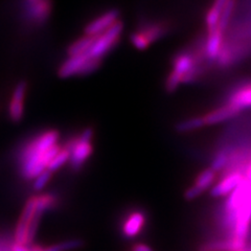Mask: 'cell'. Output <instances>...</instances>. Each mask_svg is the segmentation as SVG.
Here are the masks:
<instances>
[{"label": "cell", "mask_w": 251, "mask_h": 251, "mask_svg": "<svg viewBox=\"0 0 251 251\" xmlns=\"http://www.w3.org/2000/svg\"><path fill=\"white\" fill-rule=\"evenodd\" d=\"M169 29H170V25L167 22H163V21L150 22L146 20H141L137 28L139 33L143 34L151 44L166 36L169 33Z\"/></svg>", "instance_id": "cell-11"}, {"label": "cell", "mask_w": 251, "mask_h": 251, "mask_svg": "<svg viewBox=\"0 0 251 251\" xmlns=\"http://www.w3.org/2000/svg\"><path fill=\"white\" fill-rule=\"evenodd\" d=\"M69 157H70L69 151L65 147H62L61 150L57 153V155L54 156L51 159V161L50 162L49 167H47V170L51 173L59 170L62 166H64L67 161H69Z\"/></svg>", "instance_id": "cell-22"}, {"label": "cell", "mask_w": 251, "mask_h": 251, "mask_svg": "<svg viewBox=\"0 0 251 251\" xmlns=\"http://www.w3.org/2000/svg\"><path fill=\"white\" fill-rule=\"evenodd\" d=\"M60 133L57 130H46L28 140L18 154L20 174L26 179H35L47 170L50 162L61 150L58 141Z\"/></svg>", "instance_id": "cell-1"}, {"label": "cell", "mask_w": 251, "mask_h": 251, "mask_svg": "<svg viewBox=\"0 0 251 251\" xmlns=\"http://www.w3.org/2000/svg\"><path fill=\"white\" fill-rule=\"evenodd\" d=\"M239 251H248V248L246 247V248H244V249H241V250H239Z\"/></svg>", "instance_id": "cell-32"}, {"label": "cell", "mask_w": 251, "mask_h": 251, "mask_svg": "<svg viewBox=\"0 0 251 251\" xmlns=\"http://www.w3.org/2000/svg\"><path fill=\"white\" fill-rule=\"evenodd\" d=\"M216 178H217V173L214 170H211L210 168L202 171L198 175V177L196 178L194 185L188 187L185 191L184 198L186 200H193L199 197V196L205 192L207 188H209L211 185H213Z\"/></svg>", "instance_id": "cell-9"}, {"label": "cell", "mask_w": 251, "mask_h": 251, "mask_svg": "<svg viewBox=\"0 0 251 251\" xmlns=\"http://www.w3.org/2000/svg\"><path fill=\"white\" fill-rule=\"evenodd\" d=\"M96 37L85 35L81 38H78L77 40H75L73 44H70L67 49L68 56L75 57V56H83V54H87L92 47L94 41H96Z\"/></svg>", "instance_id": "cell-19"}, {"label": "cell", "mask_w": 251, "mask_h": 251, "mask_svg": "<svg viewBox=\"0 0 251 251\" xmlns=\"http://www.w3.org/2000/svg\"><path fill=\"white\" fill-rule=\"evenodd\" d=\"M227 1H228V0H215L214 3L211 4L210 9L207 11L205 16V23L208 33L218 28L222 11Z\"/></svg>", "instance_id": "cell-18"}, {"label": "cell", "mask_w": 251, "mask_h": 251, "mask_svg": "<svg viewBox=\"0 0 251 251\" xmlns=\"http://www.w3.org/2000/svg\"><path fill=\"white\" fill-rule=\"evenodd\" d=\"M92 138L93 129L86 128L82 131L80 135L70 137L66 141L64 147L70 153L69 162L73 170H80L84 166V163L87 161L89 159V157L92 155Z\"/></svg>", "instance_id": "cell-3"}, {"label": "cell", "mask_w": 251, "mask_h": 251, "mask_svg": "<svg viewBox=\"0 0 251 251\" xmlns=\"http://www.w3.org/2000/svg\"><path fill=\"white\" fill-rule=\"evenodd\" d=\"M240 112V110L235 107L229 104H224L221 107L211 110V111L207 112L206 114L202 115V120L204 126H213L216 124L223 123L225 121H228L232 119V117L237 116Z\"/></svg>", "instance_id": "cell-12"}, {"label": "cell", "mask_w": 251, "mask_h": 251, "mask_svg": "<svg viewBox=\"0 0 251 251\" xmlns=\"http://www.w3.org/2000/svg\"><path fill=\"white\" fill-rule=\"evenodd\" d=\"M51 0H25L23 18L29 25L41 26L51 14Z\"/></svg>", "instance_id": "cell-5"}, {"label": "cell", "mask_w": 251, "mask_h": 251, "mask_svg": "<svg viewBox=\"0 0 251 251\" xmlns=\"http://www.w3.org/2000/svg\"><path fill=\"white\" fill-rule=\"evenodd\" d=\"M244 178L247 180L249 183H251V161L249 162L248 167L244 173Z\"/></svg>", "instance_id": "cell-31"}, {"label": "cell", "mask_w": 251, "mask_h": 251, "mask_svg": "<svg viewBox=\"0 0 251 251\" xmlns=\"http://www.w3.org/2000/svg\"><path fill=\"white\" fill-rule=\"evenodd\" d=\"M227 104L239 109L240 111L243 109L251 108V83L242 85L231 92Z\"/></svg>", "instance_id": "cell-14"}, {"label": "cell", "mask_w": 251, "mask_h": 251, "mask_svg": "<svg viewBox=\"0 0 251 251\" xmlns=\"http://www.w3.org/2000/svg\"><path fill=\"white\" fill-rule=\"evenodd\" d=\"M57 198L50 194H43L30 197L15 229V240L17 244L27 245L33 242L42 214L46 209L56 205Z\"/></svg>", "instance_id": "cell-2"}, {"label": "cell", "mask_w": 251, "mask_h": 251, "mask_svg": "<svg viewBox=\"0 0 251 251\" xmlns=\"http://www.w3.org/2000/svg\"><path fill=\"white\" fill-rule=\"evenodd\" d=\"M27 91V83L20 81L15 86L9 104V117L14 123H19L25 115V100Z\"/></svg>", "instance_id": "cell-7"}, {"label": "cell", "mask_w": 251, "mask_h": 251, "mask_svg": "<svg viewBox=\"0 0 251 251\" xmlns=\"http://www.w3.org/2000/svg\"><path fill=\"white\" fill-rule=\"evenodd\" d=\"M123 30L124 23L119 20L111 27L104 31L103 34L97 36L96 41H94L89 52L87 53L88 56L103 60L106 54L110 50H112L116 44L119 43Z\"/></svg>", "instance_id": "cell-4"}, {"label": "cell", "mask_w": 251, "mask_h": 251, "mask_svg": "<svg viewBox=\"0 0 251 251\" xmlns=\"http://www.w3.org/2000/svg\"><path fill=\"white\" fill-rule=\"evenodd\" d=\"M251 225V186L241 203L235 220V226L232 238L247 241Z\"/></svg>", "instance_id": "cell-6"}, {"label": "cell", "mask_w": 251, "mask_h": 251, "mask_svg": "<svg viewBox=\"0 0 251 251\" xmlns=\"http://www.w3.org/2000/svg\"><path fill=\"white\" fill-rule=\"evenodd\" d=\"M88 54H83V56H75V57H69L64 62L62 63L59 67L58 75L62 78L72 77L77 75L78 72L84 64V62L87 60Z\"/></svg>", "instance_id": "cell-17"}, {"label": "cell", "mask_w": 251, "mask_h": 251, "mask_svg": "<svg viewBox=\"0 0 251 251\" xmlns=\"http://www.w3.org/2000/svg\"><path fill=\"white\" fill-rule=\"evenodd\" d=\"M83 245V242L81 240H69L59 243V244L52 245L46 248H41L39 246H35L31 249L33 251H69V250H74L80 248Z\"/></svg>", "instance_id": "cell-20"}, {"label": "cell", "mask_w": 251, "mask_h": 251, "mask_svg": "<svg viewBox=\"0 0 251 251\" xmlns=\"http://www.w3.org/2000/svg\"><path fill=\"white\" fill-rule=\"evenodd\" d=\"M247 247V241L228 238L203 244L199 251H239Z\"/></svg>", "instance_id": "cell-13"}, {"label": "cell", "mask_w": 251, "mask_h": 251, "mask_svg": "<svg viewBox=\"0 0 251 251\" xmlns=\"http://www.w3.org/2000/svg\"><path fill=\"white\" fill-rule=\"evenodd\" d=\"M180 84H182V77L171 72L167 77L164 86H166V90L168 92H174L179 87Z\"/></svg>", "instance_id": "cell-27"}, {"label": "cell", "mask_w": 251, "mask_h": 251, "mask_svg": "<svg viewBox=\"0 0 251 251\" xmlns=\"http://www.w3.org/2000/svg\"><path fill=\"white\" fill-rule=\"evenodd\" d=\"M223 49V31L219 28L209 31L208 37L206 39L204 50L208 60L215 61L219 59L220 53Z\"/></svg>", "instance_id": "cell-15"}, {"label": "cell", "mask_w": 251, "mask_h": 251, "mask_svg": "<svg viewBox=\"0 0 251 251\" xmlns=\"http://www.w3.org/2000/svg\"><path fill=\"white\" fill-rule=\"evenodd\" d=\"M51 178V172H50L49 170H45L44 172H42L40 175H38L35 178L34 181V190L39 192L42 191L43 188L45 187V185L47 184V182L50 181Z\"/></svg>", "instance_id": "cell-28"}, {"label": "cell", "mask_w": 251, "mask_h": 251, "mask_svg": "<svg viewBox=\"0 0 251 251\" xmlns=\"http://www.w3.org/2000/svg\"><path fill=\"white\" fill-rule=\"evenodd\" d=\"M244 179V175L239 172H233L221 177V180L215 184L210 190V195L213 197H223L228 196L237 188Z\"/></svg>", "instance_id": "cell-10"}, {"label": "cell", "mask_w": 251, "mask_h": 251, "mask_svg": "<svg viewBox=\"0 0 251 251\" xmlns=\"http://www.w3.org/2000/svg\"><path fill=\"white\" fill-rule=\"evenodd\" d=\"M146 222V216L141 211H134L132 213L123 225V233L126 238H134L139 234L141 229L144 228Z\"/></svg>", "instance_id": "cell-16"}, {"label": "cell", "mask_w": 251, "mask_h": 251, "mask_svg": "<svg viewBox=\"0 0 251 251\" xmlns=\"http://www.w3.org/2000/svg\"><path fill=\"white\" fill-rule=\"evenodd\" d=\"M120 12L113 9L105 12L99 16L98 18L89 22L87 26L85 27V34L87 36H99L103 34L109 27H111L114 23L119 21Z\"/></svg>", "instance_id": "cell-8"}, {"label": "cell", "mask_w": 251, "mask_h": 251, "mask_svg": "<svg viewBox=\"0 0 251 251\" xmlns=\"http://www.w3.org/2000/svg\"><path fill=\"white\" fill-rule=\"evenodd\" d=\"M248 251H251V247H249V248H248Z\"/></svg>", "instance_id": "cell-33"}, {"label": "cell", "mask_w": 251, "mask_h": 251, "mask_svg": "<svg viewBox=\"0 0 251 251\" xmlns=\"http://www.w3.org/2000/svg\"><path fill=\"white\" fill-rule=\"evenodd\" d=\"M133 251H153V249L146 244H136L133 247Z\"/></svg>", "instance_id": "cell-29"}, {"label": "cell", "mask_w": 251, "mask_h": 251, "mask_svg": "<svg viewBox=\"0 0 251 251\" xmlns=\"http://www.w3.org/2000/svg\"><path fill=\"white\" fill-rule=\"evenodd\" d=\"M229 153H230L229 149H227V150L225 149V150H222L219 153H217L213 162H211L210 169L214 170L216 173L219 171H223L227 166V162H228Z\"/></svg>", "instance_id": "cell-25"}, {"label": "cell", "mask_w": 251, "mask_h": 251, "mask_svg": "<svg viewBox=\"0 0 251 251\" xmlns=\"http://www.w3.org/2000/svg\"><path fill=\"white\" fill-rule=\"evenodd\" d=\"M204 127V123L202 120V116H196L191 117V119L184 120L176 125V130L178 132H191L194 130H198Z\"/></svg>", "instance_id": "cell-21"}, {"label": "cell", "mask_w": 251, "mask_h": 251, "mask_svg": "<svg viewBox=\"0 0 251 251\" xmlns=\"http://www.w3.org/2000/svg\"><path fill=\"white\" fill-rule=\"evenodd\" d=\"M234 6H235V0H228V1H227V3L225 4L223 11H222L221 18H220L218 28L220 30H222L223 33H224V30L226 29L227 25H228V23H229V21L231 19V16H232V13H233V10H234Z\"/></svg>", "instance_id": "cell-23"}, {"label": "cell", "mask_w": 251, "mask_h": 251, "mask_svg": "<svg viewBox=\"0 0 251 251\" xmlns=\"http://www.w3.org/2000/svg\"><path fill=\"white\" fill-rule=\"evenodd\" d=\"M130 41L133 44V46L136 47L139 50H145L151 45V43L148 41V39L143 34L139 33L138 30H135L134 33L131 34Z\"/></svg>", "instance_id": "cell-26"}, {"label": "cell", "mask_w": 251, "mask_h": 251, "mask_svg": "<svg viewBox=\"0 0 251 251\" xmlns=\"http://www.w3.org/2000/svg\"><path fill=\"white\" fill-rule=\"evenodd\" d=\"M12 251H33V249L27 248L25 245H20L15 243V244L12 246Z\"/></svg>", "instance_id": "cell-30"}, {"label": "cell", "mask_w": 251, "mask_h": 251, "mask_svg": "<svg viewBox=\"0 0 251 251\" xmlns=\"http://www.w3.org/2000/svg\"><path fill=\"white\" fill-rule=\"evenodd\" d=\"M101 65V59L98 58H91L88 56L87 60L84 62V64L82 65L80 72H78L77 75L78 76H85V75H89L92 73L97 72V70L100 67Z\"/></svg>", "instance_id": "cell-24"}]
</instances>
